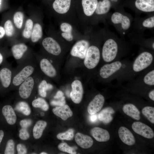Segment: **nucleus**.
<instances>
[{"label":"nucleus","instance_id":"43","mask_svg":"<svg viewBox=\"0 0 154 154\" xmlns=\"http://www.w3.org/2000/svg\"><path fill=\"white\" fill-rule=\"evenodd\" d=\"M57 100H52L50 102L51 105L54 106H62L65 104V97L63 96Z\"/></svg>","mask_w":154,"mask_h":154},{"label":"nucleus","instance_id":"28","mask_svg":"<svg viewBox=\"0 0 154 154\" xmlns=\"http://www.w3.org/2000/svg\"><path fill=\"white\" fill-rule=\"evenodd\" d=\"M60 28L61 32V35L64 38L68 41H71L73 40V28L70 24L63 22L60 24Z\"/></svg>","mask_w":154,"mask_h":154},{"label":"nucleus","instance_id":"31","mask_svg":"<svg viewBox=\"0 0 154 154\" xmlns=\"http://www.w3.org/2000/svg\"><path fill=\"white\" fill-rule=\"evenodd\" d=\"M53 88L52 85L48 83L46 80H41L38 87V94L42 97L45 98L46 96L47 91L50 90Z\"/></svg>","mask_w":154,"mask_h":154},{"label":"nucleus","instance_id":"41","mask_svg":"<svg viewBox=\"0 0 154 154\" xmlns=\"http://www.w3.org/2000/svg\"><path fill=\"white\" fill-rule=\"evenodd\" d=\"M58 148L60 151L68 153L70 154L76 153L75 148L70 147L66 143H62L58 146Z\"/></svg>","mask_w":154,"mask_h":154},{"label":"nucleus","instance_id":"24","mask_svg":"<svg viewBox=\"0 0 154 154\" xmlns=\"http://www.w3.org/2000/svg\"><path fill=\"white\" fill-rule=\"evenodd\" d=\"M75 140L79 146L84 149L90 147L93 143V141L90 137L80 133L76 134Z\"/></svg>","mask_w":154,"mask_h":154},{"label":"nucleus","instance_id":"8","mask_svg":"<svg viewBox=\"0 0 154 154\" xmlns=\"http://www.w3.org/2000/svg\"><path fill=\"white\" fill-rule=\"evenodd\" d=\"M101 54L100 50L98 46L90 44L84 58L85 66L89 69L94 68L99 62Z\"/></svg>","mask_w":154,"mask_h":154},{"label":"nucleus","instance_id":"33","mask_svg":"<svg viewBox=\"0 0 154 154\" xmlns=\"http://www.w3.org/2000/svg\"><path fill=\"white\" fill-rule=\"evenodd\" d=\"M32 106L36 108H40L44 111H47L49 108L48 104L46 101L41 98H38L32 102Z\"/></svg>","mask_w":154,"mask_h":154},{"label":"nucleus","instance_id":"9","mask_svg":"<svg viewBox=\"0 0 154 154\" xmlns=\"http://www.w3.org/2000/svg\"><path fill=\"white\" fill-rule=\"evenodd\" d=\"M133 5L132 9L136 15L140 16L141 13L154 15V0H135Z\"/></svg>","mask_w":154,"mask_h":154},{"label":"nucleus","instance_id":"10","mask_svg":"<svg viewBox=\"0 0 154 154\" xmlns=\"http://www.w3.org/2000/svg\"><path fill=\"white\" fill-rule=\"evenodd\" d=\"M122 66L123 63L119 61L107 63L101 68L99 71L100 75L102 78L107 79L118 72Z\"/></svg>","mask_w":154,"mask_h":154},{"label":"nucleus","instance_id":"42","mask_svg":"<svg viewBox=\"0 0 154 154\" xmlns=\"http://www.w3.org/2000/svg\"><path fill=\"white\" fill-rule=\"evenodd\" d=\"M15 143L12 139H9L7 142L4 153L5 154H13L15 153Z\"/></svg>","mask_w":154,"mask_h":154},{"label":"nucleus","instance_id":"35","mask_svg":"<svg viewBox=\"0 0 154 154\" xmlns=\"http://www.w3.org/2000/svg\"><path fill=\"white\" fill-rule=\"evenodd\" d=\"M143 115L152 123H154V108L146 106L142 110Z\"/></svg>","mask_w":154,"mask_h":154},{"label":"nucleus","instance_id":"23","mask_svg":"<svg viewBox=\"0 0 154 154\" xmlns=\"http://www.w3.org/2000/svg\"><path fill=\"white\" fill-rule=\"evenodd\" d=\"M90 133L99 142H106L110 139V135L108 131L100 127H96L93 128L91 130Z\"/></svg>","mask_w":154,"mask_h":154},{"label":"nucleus","instance_id":"5","mask_svg":"<svg viewBox=\"0 0 154 154\" xmlns=\"http://www.w3.org/2000/svg\"><path fill=\"white\" fill-rule=\"evenodd\" d=\"M154 29V15H147L143 17L135 15L129 33L144 36V33L146 30H153Z\"/></svg>","mask_w":154,"mask_h":154},{"label":"nucleus","instance_id":"7","mask_svg":"<svg viewBox=\"0 0 154 154\" xmlns=\"http://www.w3.org/2000/svg\"><path fill=\"white\" fill-rule=\"evenodd\" d=\"M152 51L146 50L139 53L133 64L132 69L134 72H140L151 64L154 59L153 54Z\"/></svg>","mask_w":154,"mask_h":154},{"label":"nucleus","instance_id":"15","mask_svg":"<svg viewBox=\"0 0 154 154\" xmlns=\"http://www.w3.org/2000/svg\"><path fill=\"white\" fill-rule=\"evenodd\" d=\"M71 91L70 97L72 101L75 103H80L82 99L83 89L81 82L78 80L74 81L71 84Z\"/></svg>","mask_w":154,"mask_h":154},{"label":"nucleus","instance_id":"18","mask_svg":"<svg viewBox=\"0 0 154 154\" xmlns=\"http://www.w3.org/2000/svg\"><path fill=\"white\" fill-rule=\"evenodd\" d=\"M28 50L27 46L23 43L16 44L12 46L11 52L17 64L28 56L25 54Z\"/></svg>","mask_w":154,"mask_h":154},{"label":"nucleus","instance_id":"30","mask_svg":"<svg viewBox=\"0 0 154 154\" xmlns=\"http://www.w3.org/2000/svg\"><path fill=\"white\" fill-rule=\"evenodd\" d=\"M47 124L46 122L43 120H39L36 123L33 129V135L35 139H38L41 137Z\"/></svg>","mask_w":154,"mask_h":154},{"label":"nucleus","instance_id":"19","mask_svg":"<svg viewBox=\"0 0 154 154\" xmlns=\"http://www.w3.org/2000/svg\"><path fill=\"white\" fill-rule=\"evenodd\" d=\"M105 102L104 97L101 94L96 95L89 103L87 108L88 113L90 115L96 114L102 109Z\"/></svg>","mask_w":154,"mask_h":154},{"label":"nucleus","instance_id":"1","mask_svg":"<svg viewBox=\"0 0 154 154\" xmlns=\"http://www.w3.org/2000/svg\"><path fill=\"white\" fill-rule=\"evenodd\" d=\"M103 29L104 43L101 55L103 60L109 63L116 60L125 54L129 49V45L125 38L119 37L108 27L107 23Z\"/></svg>","mask_w":154,"mask_h":154},{"label":"nucleus","instance_id":"29","mask_svg":"<svg viewBox=\"0 0 154 154\" xmlns=\"http://www.w3.org/2000/svg\"><path fill=\"white\" fill-rule=\"evenodd\" d=\"M122 109L127 115L136 120L140 119V112L133 104L130 103L125 104L123 106Z\"/></svg>","mask_w":154,"mask_h":154},{"label":"nucleus","instance_id":"48","mask_svg":"<svg viewBox=\"0 0 154 154\" xmlns=\"http://www.w3.org/2000/svg\"><path fill=\"white\" fill-rule=\"evenodd\" d=\"M149 98L152 100L154 101V90L153 89L150 91L148 94Z\"/></svg>","mask_w":154,"mask_h":154},{"label":"nucleus","instance_id":"3","mask_svg":"<svg viewBox=\"0 0 154 154\" xmlns=\"http://www.w3.org/2000/svg\"><path fill=\"white\" fill-rule=\"evenodd\" d=\"M133 19L130 14L121 8L113 13L110 12L106 22L114 27L121 37L125 38L130 32Z\"/></svg>","mask_w":154,"mask_h":154},{"label":"nucleus","instance_id":"44","mask_svg":"<svg viewBox=\"0 0 154 154\" xmlns=\"http://www.w3.org/2000/svg\"><path fill=\"white\" fill-rule=\"evenodd\" d=\"M19 137L23 140H26L29 137V134L27 129L22 128L19 131Z\"/></svg>","mask_w":154,"mask_h":154},{"label":"nucleus","instance_id":"22","mask_svg":"<svg viewBox=\"0 0 154 154\" xmlns=\"http://www.w3.org/2000/svg\"><path fill=\"white\" fill-rule=\"evenodd\" d=\"M71 0H55L52 4L53 9L58 14L64 15L69 11Z\"/></svg>","mask_w":154,"mask_h":154},{"label":"nucleus","instance_id":"4","mask_svg":"<svg viewBox=\"0 0 154 154\" xmlns=\"http://www.w3.org/2000/svg\"><path fill=\"white\" fill-rule=\"evenodd\" d=\"M40 76V71L39 68L19 85L18 88L20 98L27 99L31 97L34 90L38 88L41 80Z\"/></svg>","mask_w":154,"mask_h":154},{"label":"nucleus","instance_id":"55","mask_svg":"<svg viewBox=\"0 0 154 154\" xmlns=\"http://www.w3.org/2000/svg\"><path fill=\"white\" fill-rule=\"evenodd\" d=\"M1 0H0V5L1 4Z\"/></svg>","mask_w":154,"mask_h":154},{"label":"nucleus","instance_id":"14","mask_svg":"<svg viewBox=\"0 0 154 154\" xmlns=\"http://www.w3.org/2000/svg\"><path fill=\"white\" fill-rule=\"evenodd\" d=\"M132 128L135 133L145 138L151 139L154 136V133L152 129L141 122H133L132 125Z\"/></svg>","mask_w":154,"mask_h":154},{"label":"nucleus","instance_id":"37","mask_svg":"<svg viewBox=\"0 0 154 154\" xmlns=\"http://www.w3.org/2000/svg\"><path fill=\"white\" fill-rule=\"evenodd\" d=\"M74 136V130L72 129H69L66 131L58 134L56 137L60 140H71Z\"/></svg>","mask_w":154,"mask_h":154},{"label":"nucleus","instance_id":"39","mask_svg":"<svg viewBox=\"0 0 154 154\" xmlns=\"http://www.w3.org/2000/svg\"><path fill=\"white\" fill-rule=\"evenodd\" d=\"M4 29L6 35L8 37L12 36L14 33L15 30L12 22L10 20L6 21L4 25Z\"/></svg>","mask_w":154,"mask_h":154},{"label":"nucleus","instance_id":"45","mask_svg":"<svg viewBox=\"0 0 154 154\" xmlns=\"http://www.w3.org/2000/svg\"><path fill=\"white\" fill-rule=\"evenodd\" d=\"M32 123V121L30 119H24L20 122V124L22 128L27 129L30 126Z\"/></svg>","mask_w":154,"mask_h":154},{"label":"nucleus","instance_id":"34","mask_svg":"<svg viewBox=\"0 0 154 154\" xmlns=\"http://www.w3.org/2000/svg\"><path fill=\"white\" fill-rule=\"evenodd\" d=\"M15 109L26 116L29 115L31 113V109L29 104L25 101H21L18 102L16 106Z\"/></svg>","mask_w":154,"mask_h":154},{"label":"nucleus","instance_id":"17","mask_svg":"<svg viewBox=\"0 0 154 154\" xmlns=\"http://www.w3.org/2000/svg\"><path fill=\"white\" fill-rule=\"evenodd\" d=\"M127 36L130 40L134 43L150 49L151 50H154V37L146 38L144 36L129 33Z\"/></svg>","mask_w":154,"mask_h":154},{"label":"nucleus","instance_id":"40","mask_svg":"<svg viewBox=\"0 0 154 154\" xmlns=\"http://www.w3.org/2000/svg\"><path fill=\"white\" fill-rule=\"evenodd\" d=\"M143 81L144 83L148 85L154 86V70L150 71L144 76Z\"/></svg>","mask_w":154,"mask_h":154},{"label":"nucleus","instance_id":"50","mask_svg":"<svg viewBox=\"0 0 154 154\" xmlns=\"http://www.w3.org/2000/svg\"><path fill=\"white\" fill-rule=\"evenodd\" d=\"M91 116L90 117V120L92 122L95 121L97 119V116L95 114L91 115Z\"/></svg>","mask_w":154,"mask_h":154},{"label":"nucleus","instance_id":"21","mask_svg":"<svg viewBox=\"0 0 154 154\" xmlns=\"http://www.w3.org/2000/svg\"><path fill=\"white\" fill-rule=\"evenodd\" d=\"M98 2V0H82L83 13L86 17L91 19L94 13Z\"/></svg>","mask_w":154,"mask_h":154},{"label":"nucleus","instance_id":"53","mask_svg":"<svg viewBox=\"0 0 154 154\" xmlns=\"http://www.w3.org/2000/svg\"><path fill=\"white\" fill-rule=\"evenodd\" d=\"M111 0V1L114 2H117L118 1V0Z\"/></svg>","mask_w":154,"mask_h":154},{"label":"nucleus","instance_id":"16","mask_svg":"<svg viewBox=\"0 0 154 154\" xmlns=\"http://www.w3.org/2000/svg\"><path fill=\"white\" fill-rule=\"evenodd\" d=\"M13 69L9 64L3 67L0 70V82L4 88H11Z\"/></svg>","mask_w":154,"mask_h":154},{"label":"nucleus","instance_id":"25","mask_svg":"<svg viewBox=\"0 0 154 154\" xmlns=\"http://www.w3.org/2000/svg\"><path fill=\"white\" fill-rule=\"evenodd\" d=\"M52 111L55 115L64 121L71 117L73 115L72 112L69 107L66 104L54 108Z\"/></svg>","mask_w":154,"mask_h":154},{"label":"nucleus","instance_id":"12","mask_svg":"<svg viewBox=\"0 0 154 154\" xmlns=\"http://www.w3.org/2000/svg\"><path fill=\"white\" fill-rule=\"evenodd\" d=\"M90 45L89 42L87 40L82 39L78 40L72 47L70 54L72 56L83 59Z\"/></svg>","mask_w":154,"mask_h":154},{"label":"nucleus","instance_id":"26","mask_svg":"<svg viewBox=\"0 0 154 154\" xmlns=\"http://www.w3.org/2000/svg\"><path fill=\"white\" fill-rule=\"evenodd\" d=\"M115 113L114 109L111 107H107L103 109L98 114V117L101 121L106 124L112 120V115Z\"/></svg>","mask_w":154,"mask_h":154},{"label":"nucleus","instance_id":"11","mask_svg":"<svg viewBox=\"0 0 154 154\" xmlns=\"http://www.w3.org/2000/svg\"><path fill=\"white\" fill-rule=\"evenodd\" d=\"M35 56L40 71L50 78L56 77L57 74L56 71L50 60L45 58Z\"/></svg>","mask_w":154,"mask_h":154},{"label":"nucleus","instance_id":"6","mask_svg":"<svg viewBox=\"0 0 154 154\" xmlns=\"http://www.w3.org/2000/svg\"><path fill=\"white\" fill-rule=\"evenodd\" d=\"M112 6L110 0H102L98 1L94 13L90 19L93 25H96L99 22L106 23V18L110 13Z\"/></svg>","mask_w":154,"mask_h":154},{"label":"nucleus","instance_id":"49","mask_svg":"<svg viewBox=\"0 0 154 154\" xmlns=\"http://www.w3.org/2000/svg\"><path fill=\"white\" fill-rule=\"evenodd\" d=\"M5 34L4 28L0 26V39L3 38Z\"/></svg>","mask_w":154,"mask_h":154},{"label":"nucleus","instance_id":"52","mask_svg":"<svg viewBox=\"0 0 154 154\" xmlns=\"http://www.w3.org/2000/svg\"><path fill=\"white\" fill-rule=\"evenodd\" d=\"M4 60V58L3 55L0 53V65L3 62Z\"/></svg>","mask_w":154,"mask_h":154},{"label":"nucleus","instance_id":"13","mask_svg":"<svg viewBox=\"0 0 154 154\" xmlns=\"http://www.w3.org/2000/svg\"><path fill=\"white\" fill-rule=\"evenodd\" d=\"M42 46L49 54L54 56L59 55L61 52L59 44L54 39L51 37H47L42 41Z\"/></svg>","mask_w":154,"mask_h":154},{"label":"nucleus","instance_id":"36","mask_svg":"<svg viewBox=\"0 0 154 154\" xmlns=\"http://www.w3.org/2000/svg\"><path fill=\"white\" fill-rule=\"evenodd\" d=\"M33 27V21L30 19H27L26 22L25 28L22 33L23 36L25 38L28 39L31 37Z\"/></svg>","mask_w":154,"mask_h":154},{"label":"nucleus","instance_id":"2","mask_svg":"<svg viewBox=\"0 0 154 154\" xmlns=\"http://www.w3.org/2000/svg\"><path fill=\"white\" fill-rule=\"evenodd\" d=\"M13 69L11 88H18L26 79L36 71L39 67L35 56L28 55Z\"/></svg>","mask_w":154,"mask_h":154},{"label":"nucleus","instance_id":"32","mask_svg":"<svg viewBox=\"0 0 154 154\" xmlns=\"http://www.w3.org/2000/svg\"><path fill=\"white\" fill-rule=\"evenodd\" d=\"M43 35L42 28L41 25L38 23L34 26L31 35V40L33 42H36L41 39Z\"/></svg>","mask_w":154,"mask_h":154},{"label":"nucleus","instance_id":"20","mask_svg":"<svg viewBox=\"0 0 154 154\" xmlns=\"http://www.w3.org/2000/svg\"><path fill=\"white\" fill-rule=\"evenodd\" d=\"M118 133L120 139L125 144L131 146L135 143V140L133 135L126 127H120L119 129Z\"/></svg>","mask_w":154,"mask_h":154},{"label":"nucleus","instance_id":"47","mask_svg":"<svg viewBox=\"0 0 154 154\" xmlns=\"http://www.w3.org/2000/svg\"><path fill=\"white\" fill-rule=\"evenodd\" d=\"M64 96V93L60 90L58 91L54 98L55 99H58Z\"/></svg>","mask_w":154,"mask_h":154},{"label":"nucleus","instance_id":"27","mask_svg":"<svg viewBox=\"0 0 154 154\" xmlns=\"http://www.w3.org/2000/svg\"><path fill=\"white\" fill-rule=\"evenodd\" d=\"M2 112L8 124L12 125L15 123L16 116L11 106L6 105L4 106L2 109Z\"/></svg>","mask_w":154,"mask_h":154},{"label":"nucleus","instance_id":"46","mask_svg":"<svg viewBox=\"0 0 154 154\" xmlns=\"http://www.w3.org/2000/svg\"><path fill=\"white\" fill-rule=\"evenodd\" d=\"M17 149L18 154H25L27 153V149L25 146L23 144H18L17 146Z\"/></svg>","mask_w":154,"mask_h":154},{"label":"nucleus","instance_id":"54","mask_svg":"<svg viewBox=\"0 0 154 154\" xmlns=\"http://www.w3.org/2000/svg\"><path fill=\"white\" fill-rule=\"evenodd\" d=\"M40 154H46L47 153L44 152H42L40 153Z\"/></svg>","mask_w":154,"mask_h":154},{"label":"nucleus","instance_id":"38","mask_svg":"<svg viewBox=\"0 0 154 154\" xmlns=\"http://www.w3.org/2000/svg\"><path fill=\"white\" fill-rule=\"evenodd\" d=\"M24 15L23 13L20 11L16 12L13 16V21L16 27L19 29L22 27Z\"/></svg>","mask_w":154,"mask_h":154},{"label":"nucleus","instance_id":"51","mask_svg":"<svg viewBox=\"0 0 154 154\" xmlns=\"http://www.w3.org/2000/svg\"><path fill=\"white\" fill-rule=\"evenodd\" d=\"M4 136V132L2 130H0V144Z\"/></svg>","mask_w":154,"mask_h":154}]
</instances>
